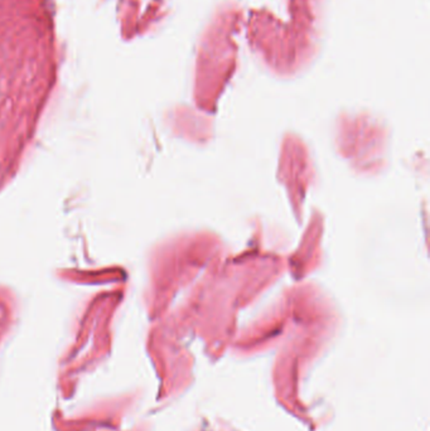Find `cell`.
Wrapping results in <instances>:
<instances>
[]
</instances>
